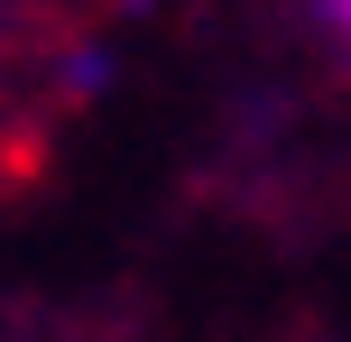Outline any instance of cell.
Masks as SVG:
<instances>
[{"label":"cell","mask_w":351,"mask_h":342,"mask_svg":"<svg viewBox=\"0 0 351 342\" xmlns=\"http://www.w3.org/2000/svg\"><path fill=\"white\" fill-rule=\"evenodd\" d=\"M65 84H74V93H93V84H111V65H102V56H74V65H65Z\"/></svg>","instance_id":"6da1fadb"},{"label":"cell","mask_w":351,"mask_h":342,"mask_svg":"<svg viewBox=\"0 0 351 342\" xmlns=\"http://www.w3.org/2000/svg\"><path fill=\"white\" fill-rule=\"evenodd\" d=\"M324 19L342 28V47H351V0H324Z\"/></svg>","instance_id":"7a4b0ae2"}]
</instances>
